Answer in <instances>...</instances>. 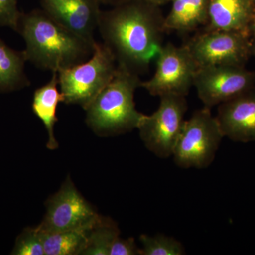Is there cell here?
I'll list each match as a JSON object with an SVG mask.
<instances>
[{"label":"cell","instance_id":"cell-1","mask_svg":"<svg viewBox=\"0 0 255 255\" xmlns=\"http://www.w3.org/2000/svg\"><path fill=\"white\" fill-rule=\"evenodd\" d=\"M159 7L145 0H126L102 11L98 29L117 65L137 75L148 69L167 31Z\"/></svg>","mask_w":255,"mask_h":255},{"label":"cell","instance_id":"cell-2","mask_svg":"<svg viewBox=\"0 0 255 255\" xmlns=\"http://www.w3.org/2000/svg\"><path fill=\"white\" fill-rule=\"evenodd\" d=\"M17 31L26 43L23 53L26 60L52 73L89 59L97 43L94 44L84 39L41 9L21 13Z\"/></svg>","mask_w":255,"mask_h":255},{"label":"cell","instance_id":"cell-3","mask_svg":"<svg viewBox=\"0 0 255 255\" xmlns=\"http://www.w3.org/2000/svg\"><path fill=\"white\" fill-rule=\"evenodd\" d=\"M139 75L117 65L114 78L87 107L86 122L101 136H112L137 128L144 114L135 108L134 95Z\"/></svg>","mask_w":255,"mask_h":255},{"label":"cell","instance_id":"cell-4","mask_svg":"<svg viewBox=\"0 0 255 255\" xmlns=\"http://www.w3.org/2000/svg\"><path fill=\"white\" fill-rule=\"evenodd\" d=\"M117 64L105 43H97L89 59L58 72V85L67 105L80 106L84 110L114 78Z\"/></svg>","mask_w":255,"mask_h":255},{"label":"cell","instance_id":"cell-5","mask_svg":"<svg viewBox=\"0 0 255 255\" xmlns=\"http://www.w3.org/2000/svg\"><path fill=\"white\" fill-rule=\"evenodd\" d=\"M224 137L211 109L196 110L184 122L172 155L174 162L182 168H206L214 161Z\"/></svg>","mask_w":255,"mask_h":255},{"label":"cell","instance_id":"cell-6","mask_svg":"<svg viewBox=\"0 0 255 255\" xmlns=\"http://www.w3.org/2000/svg\"><path fill=\"white\" fill-rule=\"evenodd\" d=\"M159 98L158 109L151 115L144 114L137 129L149 150L157 157L167 158L173 155L188 105L183 96L164 95Z\"/></svg>","mask_w":255,"mask_h":255},{"label":"cell","instance_id":"cell-7","mask_svg":"<svg viewBox=\"0 0 255 255\" xmlns=\"http://www.w3.org/2000/svg\"><path fill=\"white\" fill-rule=\"evenodd\" d=\"M156 70L152 78L140 82L150 95L186 97L194 86L198 66L187 45L176 46L168 43L162 46L155 58Z\"/></svg>","mask_w":255,"mask_h":255},{"label":"cell","instance_id":"cell-8","mask_svg":"<svg viewBox=\"0 0 255 255\" xmlns=\"http://www.w3.org/2000/svg\"><path fill=\"white\" fill-rule=\"evenodd\" d=\"M187 46L198 68L245 66L251 55V37L242 32L204 31Z\"/></svg>","mask_w":255,"mask_h":255},{"label":"cell","instance_id":"cell-9","mask_svg":"<svg viewBox=\"0 0 255 255\" xmlns=\"http://www.w3.org/2000/svg\"><path fill=\"white\" fill-rule=\"evenodd\" d=\"M255 84V73L245 66L216 65L198 68L194 87L204 107L211 109L248 91Z\"/></svg>","mask_w":255,"mask_h":255},{"label":"cell","instance_id":"cell-10","mask_svg":"<svg viewBox=\"0 0 255 255\" xmlns=\"http://www.w3.org/2000/svg\"><path fill=\"white\" fill-rule=\"evenodd\" d=\"M46 214L36 228L42 233H54L92 224L100 215L79 192L70 178L46 202Z\"/></svg>","mask_w":255,"mask_h":255},{"label":"cell","instance_id":"cell-11","mask_svg":"<svg viewBox=\"0 0 255 255\" xmlns=\"http://www.w3.org/2000/svg\"><path fill=\"white\" fill-rule=\"evenodd\" d=\"M41 9L65 28L90 43L98 28L102 11L98 0H41Z\"/></svg>","mask_w":255,"mask_h":255},{"label":"cell","instance_id":"cell-12","mask_svg":"<svg viewBox=\"0 0 255 255\" xmlns=\"http://www.w3.org/2000/svg\"><path fill=\"white\" fill-rule=\"evenodd\" d=\"M216 119L225 137L233 141H255V87L219 105Z\"/></svg>","mask_w":255,"mask_h":255},{"label":"cell","instance_id":"cell-13","mask_svg":"<svg viewBox=\"0 0 255 255\" xmlns=\"http://www.w3.org/2000/svg\"><path fill=\"white\" fill-rule=\"evenodd\" d=\"M255 10L252 0H209L205 31H238L250 36Z\"/></svg>","mask_w":255,"mask_h":255},{"label":"cell","instance_id":"cell-14","mask_svg":"<svg viewBox=\"0 0 255 255\" xmlns=\"http://www.w3.org/2000/svg\"><path fill=\"white\" fill-rule=\"evenodd\" d=\"M58 87V73H53L50 81L35 91L32 104L33 113L43 122L48 132L47 147L51 150L58 147L54 127L58 122L57 108L60 102H63V96Z\"/></svg>","mask_w":255,"mask_h":255},{"label":"cell","instance_id":"cell-15","mask_svg":"<svg viewBox=\"0 0 255 255\" xmlns=\"http://www.w3.org/2000/svg\"><path fill=\"white\" fill-rule=\"evenodd\" d=\"M172 9L164 18L166 31L188 33L206 26L209 0H172Z\"/></svg>","mask_w":255,"mask_h":255},{"label":"cell","instance_id":"cell-16","mask_svg":"<svg viewBox=\"0 0 255 255\" xmlns=\"http://www.w3.org/2000/svg\"><path fill=\"white\" fill-rule=\"evenodd\" d=\"M97 221L87 226L62 231V232L42 233L39 231L41 233L42 239H43L45 254L46 255H81L82 251L86 246L90 231Z\"/></svg>","mask_w":255,"mask_h":255},{"label":"cell","instance_id":"cell-17","mask_svg":"<svg viewBox=\"0 0 255 255\" xmlns=\"http://www.w3.org/2000/svg\"><path fill=\"white\" fill-rule=\"evenodd\" d=\"M23 51L17 52L0 38V91H11L29 85L24 73Z\"/></svg>","mask_w":255,"mask_h":255},{"label":"cell","instance_id":"cell-18","mask_svg":"<svg viewBox=\"0 0 255 255\" xmlns=\"http://www.w3.org/2000/svg\"><path fill=\"white\" fill-rule=\"evenodd\" d=\"M120 234L113 220L101 216L89 235L81 255H110L111 247Z\"/></svg>","mask_w":255,"mask_h":255},{"label":"cell","instance_id":"cell-19","mask_svg":"<svg viewBox=\"0 0 255 255\" xmlns=\"http://www.w3.org/2000/svg\"><path fill=\"white\" fill-rule=\"evenodd\" d=\"M140 241L142 245L140 255H183L185 250L180 242L174 238L157 235L155 236L141 235Z\"/></svg>","mask_w":255,"mask_h":255},{"label":"cell","instance_id":"cell-20","mask_svg":"<svg viewBox=\"0 0 255 255\" xmlns=\"http://www.w3.org/2000/svg\"><path fill=\"white\" fill-rule=\"evenodd\" d=\"M12 254L46 255L41 233L36 227L26 230L18 240Z\"/></svg>","mask_w":255,"mask_h":255},{"label":"cell","instance_id":"cell-21","mask_svg":"<svg viewBox=\"0 0 255 255\" xmlns=\"http://www.w3.org/2000/svg\"><path fill=\"white\" fill-rule=\"evenodd\" d=\"M18 0H0V27L7 26L17 31L21 13L18 9Z\"/></svg>","mask_w":255,"mask_h":255},{"label":"cell","instance_id":"cell-22","mask_svg":"<svg viewBox=\"0 0 255 255\" xmlns=\"http://www.w3.org/2000/svg\"><path fill=\"white\" fill-rule=\"evenodd\" d=\"M110 255H140V248L133 238L123 239L119 236L111 247Z\"/></svg>","mask_w":255,"mask_h":255},{"label":"cell","instance_id":"cell-23","mask_svg":"<svg viewBox=\"0 0 255 255\" xmlns=\"http://www.w3.org/2000/svg\"><path fill=\"white\" fill-rule=\"evenodd\" d=\"M98 1H100V4L102 3V4L112 5L114 6L123 2L126 0H98Z\"/></svg>","mask_w":255,"mask_h":255},{"label":"cell","instance_id":"cell-24","mask_svg":"<svg viewBox=\"0 0 255 255\" xmlns=\"http://www.w3.org/2000/svg\"><path fill=\"white\" fill-rule=\"evenodd\" d=\"M145 1L150 3V4L155 5V6H159L161 5L167 4L169 1H172V0H145Z\"/></svg>","mask_w":255,"mask_h":255},{"label":"cell","instance_id":"cell-25","mask_svg":"<svg viewBox=\"0 0 255 255\" xmlns=\"http://www.w3.org/2000/svg\"><path fill=\"white\" fill-rule=\"evenodd\" d=\"M249 34L251 37L255 36V10L253 20H252L251 25H250Z\"/></svg>","mask_w":255,"mask_h":255},{"label":"cell","instance_id":"cell-26","mask_svg":"<svg viewBox=\"0 0 255 255\" xmlns=\"http://www.w3.org/2000/svg\"><path fill=\"white\" fill-rule=\"evenodd\" d=\"M251 55H254L255 57V36H253L251 38Z\"/></svg>","mask_w":255,"mask_h":255},{"label":"cell","instance_id":"cell-27","mask_svg":"<svg viewBox=\"0 0 255 255\" xmlns=\"http://www.w3.org/2000/svg\"><path fill=\"white\" fill-rule=\"evenodd\" d=\"M252 1H253V2L254 3V4L255 5V0H252Z\"/></svg>","mask_w":255,"mask_h":255}]
</instances>
